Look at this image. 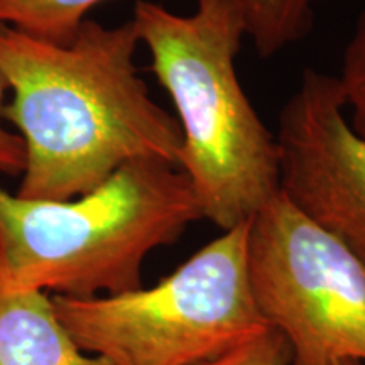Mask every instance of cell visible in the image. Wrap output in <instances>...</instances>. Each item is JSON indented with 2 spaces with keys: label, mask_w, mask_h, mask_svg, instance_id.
Returning <instances> with one entry per match:
<instances>
[{
  "label": "cell",
  "mask_w": 365,
  "mask_h": 365,
  "mask_svg": "<svg viewBox=\"0 0 365 365\" xmlns=\"http://www.w3.org/2000/svg\"><path fill=\"white\" fill-rule=\"evenodd\" d=\"M203 220L178 166L135 161L70 200H29L0 185V276L86 299L143 287L148 255Z\"/></svg>",
  "instance_id": "cell-3"
},
{
  "label": "cell",
  "mask_w": 365,
  "mask_h": 365,
  "mask_svg": "<svg viewBox=\"0 0 365 365\" xmlns=\"http://www.w3.org/2000/svg\"><path fill=\"white\" fill-rule=\"evenodd\" d=\"M247 267L291 365L365 364V269L282 193L249 222Z\"/></svg>",
  "instance_id": "cell-5"
},
{
  "label": "cell",
  "mask_w": 365,
  "mask_h": 365,
  "mask_svg": "<svg viewBox=\"0 0 365 365\" xmlns=\"http://www.w3.org/2000/svg\"><path fill=\"white\" fill-rule=\"evenodd\" d=\"M244 19L245 36L259 56L271 58L299 43L314 22L319 0H234Z\"/></svg>",
  "instance_id": "cell-8"
},
{
  "label": "cell",
  "mask_w": 365,
  "mask_h": 365,
  "mask_svg": "<svg viewBox=\"0 0 365 365\" xmlns=\"http://www.w3.org/2000/svg\"><path fill=\"white\" fill-rule=\"evenodd\" d=\"M7 91L9 86L0 75V110H2L4 97ZM24 164L26 154L21 137L0 124V173L6 176H21L24 171Z\"/></svg>",
  "instance_id": "cell-12"
},
{
  "label": "cell",
  "mask_w": 365,
  "mask_h": 365,
  "mask_svg": "<svg viewBox=\"0 0 365 365\" xmlns=\"http://www.w3.org/2000/svg\"><path fill=\"white\" fill-rule=\"evenodd\" d=\"M150 70L181 130L178 170L220 230L247 223L281 193L279 145L245 93L237 54L245 38L234 0H198L182 16L150 0L132 12Z\"/></svg>",
  "instance_id": "cell-2"
},
{
  "label": "cell",
  "mask_w": 365,
  "mask_h": 365,
  "mask_svg": "<svg viewBox=\"0 0 365 365\" xmlns=\"http://www.w3.org/2000/svg\"><path fill=\"white\" fill-rule=\"evenodd\" d=\"M103 0H0V22L36 38L65 44ZM198 2V0H196Z\"/></svg>",
  "instance_id": "cell-9"
},
{
  "label": "cell",
  "mask_w": 365,
  "mask_h": 365,
  "mask_svg": "<svg viewBox=\"0 0 365 365\" xmlns=\"http://www.w3.org/2000/svg\"><path fill=\"white\" fill-rule=\"evenodd\" d=\"M339 365H365V364H362V362H352V360H350V362H341Z\"/></svg>",
  "instance_id": "cell-13"
},
{
  "label": "cell",
  "mask_w": 365,
  "mask_h": 365,
  "mask_svg": "<svg viewBox=\"0 0 365 365\" xmlns=\"http://www.w3.org/2000/svg\"><path fill=\"white\" fill-rule=\"evenodd\" d=\"M198 365H291V349L279 331L267 328Z\"/></svg>",
  "instance_id": "cell-11"
},
{
  "label": "cell",
  "mask_w": 365,
  "mask_h": 365,
  "mask_svg": "<svg viewBox=\"0 0 365 365\" xmlns=\"http://www.w3.org/2000/svg\"><path fill=\"white\" fill-rule=\"evenodd\" d=\"M339 81L346 117L354 130L365 139V7L341 54Z\"/></svg>",
  "instance_id": "cell-10"
},
{
  "label": "cell",
  "mask_w": 365,
  "mask_h": 365,
  "mask_svg": "<svg viewBox=\"0 0 365 365\" xmlns=\"http://www.w3.org/2000/svg\"><path fill=\"white\" fill-rule=\"evenodd\" d=\"M249 222L223 230L150 287L97 298L53 296L86 354L113 365H198L267 328L247 267Z\"/></svg>",
  "instance_id": "cell-4"
},
{
  "label": "cell",
  "mask_w": 365,
  "mask_h": 365,
  "mask_svg": "<svg viewBox=\"0 0 365 365\" xmlns=\"http://www.w3.org/2000/svg\"><path fill=\"white\" fill-rule=\"evenodd\" d=\"M139 46L130 21L85 19L65 44L0 22V75L12 93L0 117L26 154L16 195L70 200L129 163L176 166L180 125L139 75Z\"/></svg>",
  "instance_id": "cell-1"
},
{
  "label": "cell",
  "mask_w": 365,
  "mask_h": 365,
  "mask_svg": "<svg viewBox=\"0 0 365 365\" xmlns=\"http://www.w3.org/2000/svg\"><path fill=\"white\" fill-rule=\"evenodd\" d=\"M0 365H113L86 354L59 322L51 294L0 276Z\"/></svg>",
  "instance_id": "cell-7"
},
{
  "label": "cell",
  "mask_w": 365,
  "mask_h": 365,
  "mask_svg": "<svg viewBox=\"0 0 365 365\" xmlns=\"http://www.w3.org/2000/svg\"><path fill=\"white\" fill-rule=\"evenodd\" d=\"M276 140L281 193L365 269V139L350 125L335 75L303 71Z\"/></svg>",
  "instance_id": "cell-6"
}]
</instances>
